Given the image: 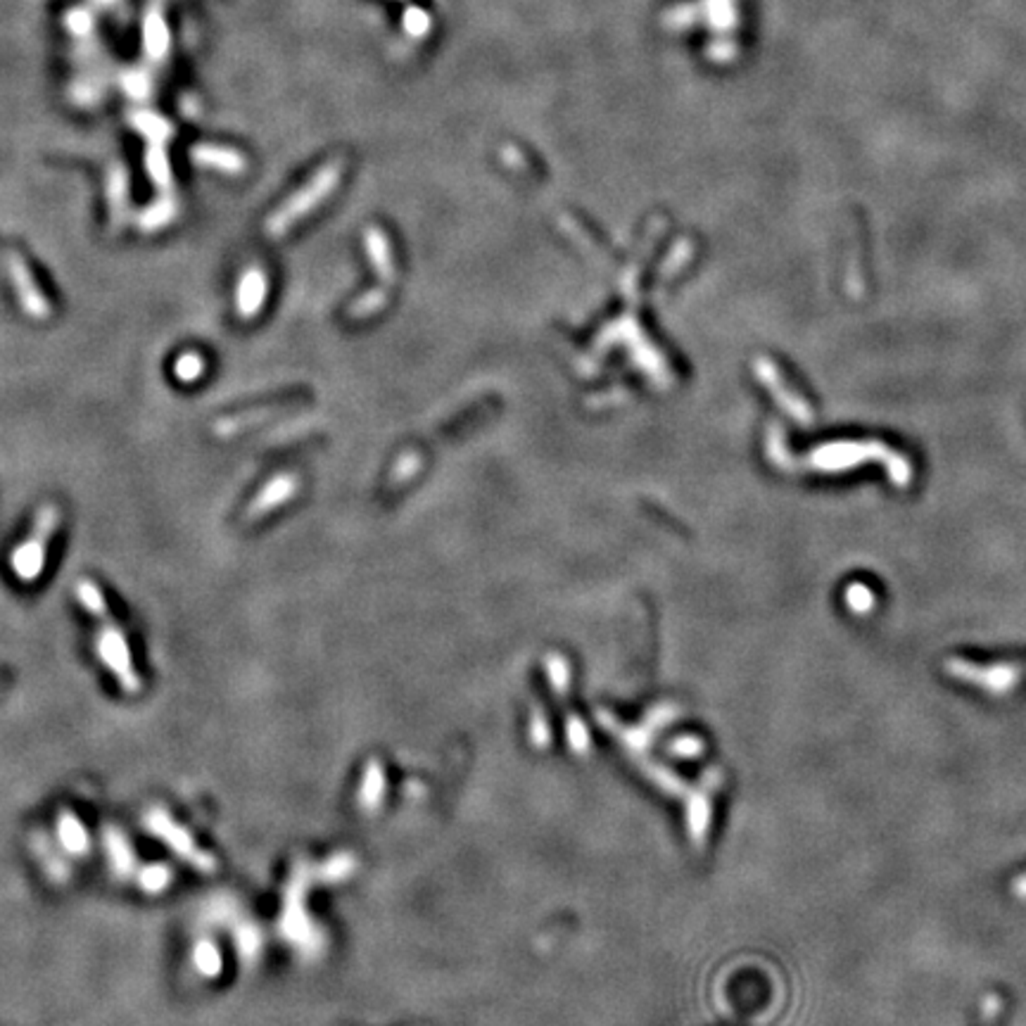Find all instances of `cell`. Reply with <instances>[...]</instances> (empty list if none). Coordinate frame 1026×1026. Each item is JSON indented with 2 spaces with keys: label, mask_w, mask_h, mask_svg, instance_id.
<instances>
[{
  "label": "cell",
  "mask_w": 1026,
  "mask_h": 1026,
  "mask_svg": "<svg viewBox=\"0 0 1026 1026\" xmlns=\"http://www.w3.org/2000/svg\"><path fill=\"white\" fill-rule=\"evenodd\" d=\"M172 214H173L172 202L162 200V202H157V205H153V207L147 209L140 222H143V226H147V229H150V226L155 229V226H160V223H164L167 219H172Z\"/></svg>",
  "instance_id": "24"
},
{
  "label": "cell",
  "mask_w": 1026,
  "mask_h": 1026,
  "mask_svg": "<svg viewBox=\"0 0 1026 1026\" xmlns=\"http://www.w3.org/2000/svg\"><path fill=\"white\" fill-rule=\"evenodd\" d=\"M100 96H103V88H100V79L97 77L77 79L74 86H71V97H74L79 105H93Z\"/></svg>",
  "instance_id": "21"
},
{
  "label": "cell",
  "mask_w": 1026,
  "mask_h": 1026,
  "mask_svg": "<svg viewBox=\"0 0 1026 1026\" xmlns=\"http://www.w3.org/2000/svg\"><path fill=\"white\" fill-rule=\"evenodd\" d=\"M846 601L848 606H851V610H855V613H867V610L872 609L874 597L865 584H851L846 592Z\"/></svg>",
  "instance_id": "23"
},
{
  "label": "cell",
  "mask_w": 1026,
  "mask_h": 1026,
  "mask_svg": "<svg viewBox=\"0 0 1026 1026\" xmlns=\"http://www.w3.org/2000/svg\"><path fill=\"white\" fill-rule=\"evenodd\" d=\"M703 24L715 36H729L739 27V7L736 0H699Z\"/></svg>",
  "instance_id": "10"
},
{
  "label": "cell",
  "mask_w": 1026,
  "mask_h": 1026,
  "mask_svg": "<svg viewBox=\"0 0 1026 1026\" xmlns=\"http://www.w3.org/2000/svg\"><path fill=\"white\" fill-rule=\"evenodd\" d=\"M295 487H298V483H295L290 475H281V478L271 480L269 485L259 492V497L252 501L250 509H248V520L259 518V516H264L266 511L278 507V504H283L285 500H290L292 492H295Z\"/></svg>",
  "instance_id": "12"
},
{
  "label": "cell",
  "mask_w": 1026,
  "mask_h": 1026,
  "mask_svg": "<svg viewBox=\"0 0 1026 1026\" xmlns=\"http://www.w3.org/2000/svg\"><path fill=\"white\" fill-rule=\"evenodd\" d=\"M167 872L162 870V867H155V870H147L146 874H143V881H146L147 888H153V891H157V888H162L164 884H167Z\"/></svg>",
  "instance_id": "26"
},
{
  "label": "cell",
  "mask_w": 1026,
  "mask_h": 1026,
  "mask_svg": "<svg viewBox=\"0 0 1026 1026\" xmlns=\"http://www.w3.org/2000/svg\"><path fill=\"white\" fill-rule=\"evenodd\" d=\"M660 24L668 31H689L696 24H703V13L699 3H677L660 14Z\"/></svg>",
  "instance_id": "14"
},
{
  "label": "cell",
  "mask_w": 1026,
  "mask_h": 1026,
  "mask_svg": "<svg viewBox=\"0 0 1026 1026\" xmlns=\"http://www.w3.org/2000/svg\"><path fill=\"white\" fill-rule=\"evenodd\" d=\"M402 29L404 34L411 36V38H416V41L425 38V36L430 34V29H433V20H430L428 10H424V7L418 5L407 7L402 14Z\"/></svg>",
  "instance_id": "18"
},
{
  "label": "cell",
  "mask_w": 1026,
  "mask_h": 1026,
  "mask_svg": "<svg viewBox=\"0 0 1026 1026\" xmlns=\"http://www.w3.org/2000/svg\"><path fill=\"white\" fill-rule=\"evenodd\" d=\"M195 963H198V967H200L205 974H214L216 970H219V953H216L212 946H200L198 948V953H195Z\"/></svg>",
  "instance_id": "25"
},
{
  "label": "cell",
  "mask_w": 1026,
  "mask_h": 1026,
  "mask_svg": "<svg viewBox=\"0 0 1026 1026\" xmlns=\"http://www.w3.org/2000/svg\"><path fill=\"white\" fill-rule=\"evenodd\" d=\"M129 122L147 140V146H167V140L173 136V126L162 114H157V112H131Z\"/></svg>",
  "instance_id": "13"
},
{
  "label": "cell",
  "mask_w": 1026,
  "mask_h": 1026,
  "mask_svg": "<svg viewBox=\"0 0 1026 1026\" xmlns=\"http://www.w3.org/2000/svg\"><path fill=\"white\" fill-rule=\"evenodd\" d=\"M948 673L963 680H974L979 686H986L991 692H1005L1013 689V682L1026 673V668H977L974 663H960V660H948Z\"/></svg>",
  "instance_id": "7"
},
{
  "label": "cell",
  "mask_w": 1026,
  "mask_h": 1026,
  "mask_svg": "<svg viewBox=\"0 0 1026 1026\" xmlns=\"http://www.w3.org/2000/svg\"><path fill=\"white\" fill-rule=\"evenodd\" d=\"M190 160H193L198 167L212 169V172L219 173H231V176L243 173L245 167H248V160H245L238 150H233V147L214 146V143H198V146L190 150Z\"/></svg>",
  "instance_id": "9"
},
{
  "label": "cell",
  "mask_w": 1026,
  "mask_h": 1026,
  "mask_svg": "<svg viewBox=\"0 0 1026 1026\" xmlns=\"http://www.w3.org/2000/svg\"><path fill=\"white\" fill-rule=\"evenodd\" d=\"M7 266H10V278H13L14 292H17V298H20L21 309H24L29 316H34V319H46L50 312L48 299L43 298V292L38 290V285H36L27 262H24L20 255H14L13 252V255L7 256Z\"/></svg>",
  "instance_id": "5"
},
{
  "label": "cell",
  "mask_w": 1026,
  "mask_h": 1026,
  "mask_svg": "<svg viewBox=\"0 0 1026 1026\" xmlns=\"http://www.w3.org/2000/svg\"><path fill=\"white\" fill-rule=\"evenodd\" d=\"M264 292H266V278H264L262 271L259 269L245 271L243 278H240V285H238V298H236L238 314H240L243 319H250V316H255V314L259 312Z\"/></svg>",
  "instance_id": "11"
},
{
  "label": "cell",
  "mask_w": 1026,
  "mask_h": 1026,
  "mask_svg": "<svg viewBox=\"0 0 1026 1026\" xmlns=\"http://www.w3.org/2000/svg\"><path fill=\"white\" fill-rule=\"evenodd\" d=\"M114 3H119V0H93V5L97 7H112Z\"/></svg>",
  "instance_id": "27"
},
{
  "label": "cell",
  "mask_w": 1026,
  "mask_h": 1026,
  "mask_svg": "<svg viewBox=\"0 0 1026 1026\" xmlns=\"http://www.w3.org/2000/svg\"><path fill=\"white\" fill-rule=\"evenodd\" d=\"M736 53H739V48H736V43L729 38V36H718V38H713V41L708 43L706 48V55L711 63L715 64H729L735 63Z\"/></svg>",
  "instance_id": "19"
},
{
  "label": "cell",
  "mask_w": 1026,
  "mask_h": 1026,
  "mask_svg": "<svg viewBox=\"0 0 1026 1026\" xmlns=\"http://www.w3.org/2000/svg\"><path fill=\"white\" fill-rule=\"evenodd\" d=\"M64 29L70 31L77 41H88L96 29V17L88 7H71L64 14Z\"/></svg>",
  "instance_id": "17"
},
{
  "label": "cell",
  "mask_w": 1026,
  "mask_h": 1026,
  "mask_svg": "<svg viewBox=\"0 0 1026 1026\" xmlns=\"http://www.w3.org/2000/svg\"><path fill=\"white\" fill-rule=\"evenodd\" d=\"M60 837H63L64 846L70 848V851H77V854L79 851H84L86 844H88L84 827L71 818H64L63 822H60Z\"/></svg>",
  "instance_id": "20"
},
{
  "label": "cell",
  "mask_w": 1026,
  "mask_h": 1026,
  "mask_svg": "<svg viewBox=\"0 0 1026 1026\" xmlns=\"http://www.w3.org/2000/svg\"><path fill=\"white\" fill-rule=\"evenodd\" d=\"M202 371H205V364H202V359L198 354H183V357L176 361V375H179L183 383H193Z\"/></svg>",
  "instance_id": "22"
},
{
  "label": "cell",
  "mask_w": 1026,
  "mask_h": 1026,
  "mask_svg": "<svg viewBox=\"0 0 1026 1026\" xmlns=\"http://www.w3.org/2000/svg\"><path fill=\"white\" fill-rule=\"evenodd\" d=\"M865 461H879V464L887 466V471L891 473V480H894L896 485L903 487L912 480V468H910L908 461H905L901 454H896V451H891L887 444L881 442L825 444V447L811 451L808 461L798 466H808V468H815V471L834 473V471H846V468H854V466L865 464Z\"/></svg>",
  "instance_id": "1"
},
{
  "label": "cell",
  "mask_w": 1026,
  "mask_h": 1026,
  "mask_svg": "<svg viewBox=\"0 0 1026 1026\" xmlns=\"http://www.w3.org/2000/svg\"><path fill=\"white\" fill-rule=\"evenodd\" d=\"M342 167H345L342 160H331L328 164H324V167L314 173L312 179L307 181L305 186L299 188L290 200L283 202L276 214L266 222V229H264L266 231V236L271 238L283 236L292 223L298 222V219H302L305 214H309L319 202L326 200L328 195L335 190V186H338V181H341Z\"/></svg>",
  "instance_id": "2"
},
{
  "label": "cell",
  "mask_w": 1026,
  "mask_h": 1026,
  "mask_svg": "<svg viewBox=\"0 0 1026 1026\" xmlns=\"http://www.w3.org/2000/svg\"><path fill=\"white\" fill-rule=\"evenodd\" d=\"M756 371H758V375H761V378L765 381V385L770 388V392L777 397V402L782 404V409L786 411V414H791V416L796 418L798 424H803V425L812 424L811 407H808V404H805L803 399L796 395V392H791V390L784 385L782 374H779V371H777V368L772 366L768 359H758Z\"/></svg>",
  "instance_id": "8"
},
{
  "label": "cell",
  "mask_w": 1026,
  "mask_h": 1026,
  "mask_svg": "<svg viewBox=\"0 0 1026 1026\" xmlns=\"http://www.w3.org/2000/svg\"><path fill=\"white\" fill-rule=\"evenodd\" d=\"M140 38H143V53L150 63L160 64L167 60L172 50V34H169L167 17L162 13L157 3H150L143 14V27H140Z\"/></svg>",
  "instance_id": "6"
},
{
  "label": "cell",
  "mask_w": 1026,
  "mask_h": 1026,
  "mask_svg": "<svg viewBox=\"0 0 1026 1026\" xmlns=\"http://www.w3.org/2000/svg\"><path fill=\"white\" fill-rule=\"evenodd\" d=\"M122 90L126 93V97H131V100H146V97L153 96L155 90V79H153V71L146 70V67H133V70H126L124 74H122Z\"/></svg>",
  "instance_id": "15"
},
{
  "label": "cell",
  "mask_w": 1026,
  "mask_h": 1026,
  "mask_svg": "<svg viewBox=\"0 0 1026 1026\" xmlns=\"http://www.w3.org/2000/svg\"><path fill=\"white\" fill-rule=\"evenodd\" d=\"M146 169L155 186L160 188V190H169V186H172V167H169V157L164 153V146H147Z\"/></svg>",
  "instance_id": "16"
},
{
  "label": "cell",
  "mask_w": 1026,
  "mask_h": 1026,
  "mask_svg": "<svg viewBox=\"0 0 1026 1026\" xmlns=\"http://www.w3.org/2000/svg\"><path fill=\"white\" fill-rule=\"evenodd\" d=\"M77 594L79 599H81V603H84L93 616L105 620L103 635H100V642H97V652H100L103 660L107 663V668L117 675L119 680H122V685H124L129 692L139 689V677L133 673L131 659H129V649H126V639L122 637V632L117 630V625L107 623V606H105V599L103 594H100V590H97L93 583L84 580V583L77 584Z\"/></svg>",
  "instance_id": "3"
},
{
  "label": "cell",
  "mask_w": 1026,
  "mask_h": 1026,
  "mask_svg": "<svg viewBox=\"0 0 1026 1026\" xmlns=\"http://www.w3.org/2000/svg\"><path fill=\"white\" fill-rule=\"evenodd\" d=\"M57 523H60V509L53 507V504H46L38 511V516H36L34 530L29 534V540L21 547L14 549L13 570L17 573V577L31 583V580L41 576L43 561H46V547H48L50 534L55 533Z\"/></svg>",
  "instance_id": "4"
}]
</instances>
